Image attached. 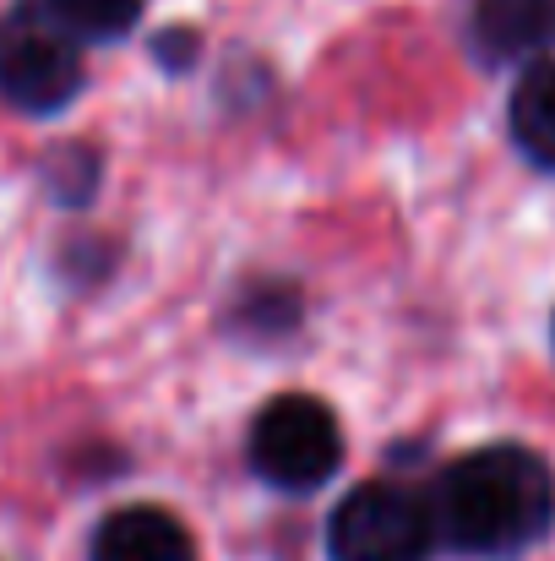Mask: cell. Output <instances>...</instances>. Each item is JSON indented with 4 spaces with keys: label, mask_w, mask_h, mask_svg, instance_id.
<instances>
[{
    "label": "cell",
    "mask_w": 555,
    "mask_h": 561,
    "mask_svg": "<svg viewBox=\"0 0 555 561\" xmlns=\"http://www.w3.org/2000/svg\"><path fill=\"white\" fill-rule=\"evenodd\" d=\"M436 540L463 557H518L555 524V474L523 442H490L441 469L430 491Z\"/></svg>",
    "instance_id": "cell-1"
},
{
    "label": "cell",
    "mask_w": 555,
    "mask_h": 561,
    "mask_svg": "<svg viewBox=\"0 0 555 561\" xmlns=\"http://www.w3.org/2000/svg\"><path fill=\"white\" fill-rule=\"evenodd\" d=\"M82 44L44 5L0 16V99L22 115H55L82 88Z\"/></svg>",
    "instance_id": "cell-2"
},
{
    "label": "cell",
    "mask_w": 555,
    "mask_h": 561,
    "mask_svg": "<svg viewBox=\"0 0 555 561\" xmlns=\"http://www.w3.org/2000/svg\"><path fill=\"white\" fill-rule=\"evenodd\" d=\"M344 463V425L311 392H278L251 425V469L278 491H316Z\"/></svg>",
    "instance_id": "cell-3"
},
{
    "label": "cell",
    "mask_w": 555,
    "mask_h": 561,
    "mask_svg": "<svg viewBox=\"0 0 555 561\" xmlns=\"http://www.w3.org/2000/svg\"><path fill=\"white\" fill-rule=\"evenodd\" d=\"M430 551H436L430 502H419L403 485L366 480L333 507L327 524L333 561H430Z\"/></svg>",
    "instance_id": "cell-4"
},
{
    "label": "cell",
    "mask_w": 555,
    "mask_h": 561,
    "mask_svg": "<svg viewBox=\"0 0 555 561\" xmlns=\"http://www.w3.org/2000/svg\"><path fill=\"white\" fill-rule=\"evenodd\" d=\"M93 561H196L185 524L164 507H120L93 529Z\"/></svg>",
    "instance_id": "cell-5"
},
{
    "label": "cell",
    "mask_w": 555,
    "mask_h": 561,
    "mask_svg": "<svg viewBox=\"0 0 555 561\" xmlns=\"http://www.w3.org/2000/svg\"><path fill=\"white\" fill-rule=\"evenodd\" d=\"M485 60H529L551 49L555 38V0H474L469 22Z\"/></svg>",
    "instance_id": "cell-6"
},
{
    "label": "cell",
    "mask_w": 555,
    "mask_h": 561,
    "mask_svg": "<svg viewBox=\"0 0 555 561\" xmlns=\"http://www.w3.org/2000/svg\"><path fill=\"white\" fill-rule=\"evenodd\" d=\"M512 137L540 170H555V60H534L518 77V88H512Z\"/></svg>",
    "instance_id": "cell-7"
},
{
    "label": "cell",
    "mask_w": 555,
    "mask_h": 561,
    "mask_svg": "<svg viewBox=\"0 0 555 561\" xmlns=\"http://www.w3.org/2000/svg\"><path fill=\"white\" fill-rule=\"evenodd\" d=\"M55 22H66L77 38H120L137 16L142 0H38Z\"/></svg>",
    "instance_id": "cell-8"
}]
</instances>
